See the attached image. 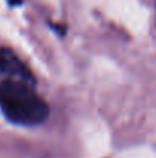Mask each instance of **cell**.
Listing matches in <instances>:
<instances>
[{
    "mask_svg": "<svg viewBox=\"0 0 156 158\" xmlns=\"http://www.w3.org/2000/svg\"><path fill=\"white\" fill-rule=\"evenodd\" d=\"M8 3H9V5H12V6H17V5H20V3H22V0H8Z\"/></svg>",
    "mask_w": 156,
    "mask_h": 158,
    "instance_id": "cell-3",
    "label": "cell"
},
{
    "mask_svg": "<svg viewBox=\"0 0 156 158\" xmlns=\"http://www.w3.org/2000/svg\"><path fill=\"white\" fill-rule=\"evenodd\" d=\"M0 110L20 126H37L49 117V106L34 91V83L14 77L0 83Z\"/></svg>",
    "mask_w": 156,
    "mask_h": 158,
    "instance_id": "cell-1",
    "label": "cell"
},
{
    "mask_svg": "<svg viewBox=\"0 0 156 158\" xmlns=\"http://www.w3.org/2000/svg\"><path fill=\"white\" fill-rule=\"evenodd\" d=\"M0 72L6 74L8 77L23 78L34 83V75L29 68L17 57V54L8 48H0Z\"/></svg>",
    "mask_w": 156,
    "mask_h": 158,
    "instance_id": "cell-2",
    "label": "cell"
}]
</instances>
